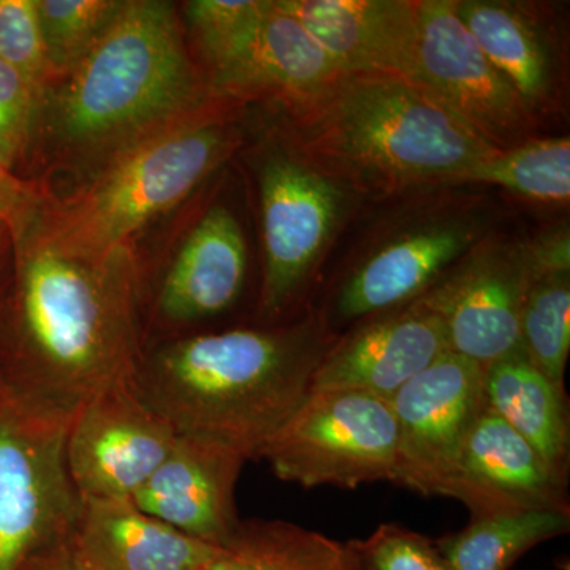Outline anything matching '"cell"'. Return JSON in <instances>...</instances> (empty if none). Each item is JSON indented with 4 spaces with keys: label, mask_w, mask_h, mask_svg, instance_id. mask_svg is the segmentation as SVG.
Returning a JSON list of instances; mask_svg holds the SVG:
<instances>
[{
    "label": "cell",
    "mask_w": 570,
    "mask_h": 570,
    "mask_svg": "<svg viewBox=\"0 0 570 570\" xmlns=\"http://www.w3.org/2000/svg\"><path fill=\"white\" fill-rule=\"evenodd\" d=\"M22 570H89L75 553L70 540L33 558Z\"/></svg>",
    "instance_id": "33"
},
{
    "label": "cell",
    "mask_w": 570,
    "mask_h": 570,
    "mask_svg": "<svg viewBox=\"0 0 570 570\" xmlns=\"http://www.w3.org/2000/svg\"><path fill=\"white\" fill-rule=\"evenodd\" d=\"M247 249L234 214L214 206L178 250L154 296L151 321L168 333L220 316L245 287Z\"/></svg>",
    "instance_id": "18"
},
{
    "label": "cell",
    "mask_w": 570,
    "mask_h": 570,
    "mask_svg": "<svg viewBox=\"0 0 570 570\" xmlns=\"http://www.w3.org/2000/svg\"><path fill=\"white\" fill-rule=\"evenodd\" d=\"M206 570H355L348 542L283 520L239 521Z\"/></svg>",
    "instance_id": "22"
},
{
    "label": "cell",
    "mask_w": 570,
    "mask_h": 570,
    "mask_svg": "<svg viewBox=\"0 0 570 570\" xmlns=\"http://www.w3.org/2000/svg\"><path fill=\"white\" fill-rule=\"evenodd\" d=\"M0 59L28 81L41 105L55 78L41 36L37 0H0Z\"/></svg>",
    "instance_id": "28"
},
{
    "label": "cell",
    "mask_w": 570,
    "mask_h": 570,
    "mask_svg": "<svg viewBox=\"0 0 570 570\" xmlns=\"http://www.w3.org/2000/svg\"><path fill=\"white\" fill-rule=\"evenodd\" d=\"M415 81L499 151L527 141L530 105L485 58L453 0L417 2Z\"/></svg>",
    "instance_id": "8"
},
{
    "label": "cell",
    "mask_w": 570,
    "mask_h": 570,
    "mask_svg": "<svg viewBox=\"0 0 570 570\" xmlns=\"http://www.w3.org/2000/svg\"><path fill=\"white\" fill-rule=\"evenodd\" d=\"M449 352L444 326L420 299L389 311L330 347L309 392L355 390L390 400Z\"/></svg>",
    "instance_id": "15"
},
{
    "label": "cell",
    "mask_w": 570,
    "mask_h": 570,
    "mask_svg": "<svg viewBox=\"0 0 570 570\" xmlns=\"http://www.w3.org/2000/svg\"><path fill=\"white\" fill-rule=\"evenodd\" d=\"M230 148L232 130L204 105L112 154L70 197L43 204L21 242L102 257L181 204Z\"/></svg>",
    "instance_id": "5"
},
{
    "label": "cell",
    "mask_w": 570,
    "mask_h": 570,
    "mask_svg": "<svg viewBox=\"0 0 570 570\" xmlns=\"http://www.w3.org/2000/svg\"><path fill=\"white\" fill-rule=\"evenodd\" d=\"M389 403L400 431L396 485L445 497L461 444L487 407L485 367L445 352Z\"/></svg>",
    "instance_id": "9"
},
{
    "label": "cell",
    "mask_w": 570,
    "mask_h": 570,
    "mask_svg": "<svg viewBox=\"0 0 570 570\" xmlns=\"http://www.w3.org/2000/svg\"><path fill=\"white\" fill-rule=\"evenodd\" d=\"M266 0H194L186 20L209 67L223 61L261 20Z\"/></svg>",
    "instance_id": "29"
},
{
    "label": "cell",
    "mask_w": 570,
    "mask_h": 570,
    "mask_svg": "<svg viewBox=\"0 0 570 570\" xmlns=\"http://www.w3.org/2000/svg\"><path fill=\"white\" fill-rule=\"evenodd\" d=\"M485 400L568 483L570 425L564 387L554 385L517 352L485 367Z\"/></svg>",
    "instance_id": "21"
},
{
    "label": "cell",
    "mask_w": 570,
    "mask_h": 570,
    "mask_svg": "<svg viewBox=\"0 0 570 570\" xmlns=\"http://www.w3.org/2000/svg\"><path fill=\"white\" fill-rule=\"evenodd\" d=\"M570 530V510H521L472 519L436 540L449 570H510L528 551Z\"/></svg>",
    "instance_id": "24"
},
{
    "label": "cell",
    "mask_w": 570,
    "mask_h": 570,
    "mask_svg": "<svg viewBox=\"0 0 570 570\" xmlns=\"http://www.w3.org/2000/svg\"><path fill=\"white\" fill-rule=\"evenodd\" d=\"M11 348L0 377L37 407L73 419L130 382L142 352V281L130 245L67 257L18 243Z\"/></svg>",
    "instance_id": "1"
},
{
    "label": "cell",
    "mask_w": 570,
    "mask_h": 570,
    "mask_svg": "<svg viewBox=\"0 0 570 570\" xmlns=\"http://www.w3.org/2000/svg\"><path fill=\"white\" fill-rule=\"evenodd\" d=\"M265 273L261 309L279 316L294 302L335 230L343 190L316 168L276 154L261 168Z\"/></svg>",
    "instance_id": "12"
},
{
    "label": "cell",
    "mask_w": 570,
    "mask_h": 570,
    "mask_svg": "<svg viewBox=\"0 0 570 570\" xmlns=\"http://www.w3.org/2000/svg\"><path fill=\"white\" fill-rule=\"evenodd\" d=\"M40 100L28 81L0 59V160L13 168L37 130Z\"/></svg>",
    "instance_id": "31"
},
{
    "label": "cell",
    "mask_w": 570,
    "mask_h": 570,
    "mask_svg": "<svg viewBox=\"0 0 570 570\" xmlns=\"http://www.w3.org/2000/svg\"><path fill=\"white\" fill-rule=\"evenodd\" d=\"M70 422L0 377V570H22L73 534L82 499L67 469Z\"/></svg>",
    "instance_id": "6"
},
{
    "label": "cell",
    "mask_w": 570,
    "mask_h": 570,
    "mask_svg": "<svg viewBox=\"0 0 570 570\" xmlns=\"http://www.w3.org/2000/svg\"><path fill=\"white\" fill-rule=\"evenodd\" d=\"M360 570H449L436 540L395 523L348 542Z\"/></svg>",
    "instance_id": "30"
},
{
    "label": "cell",
    "mask_w": 570,
    "mask_h": 570,
    "mask_svg": "<svg viewBox=\"0 0 570 570\" xmlns=\"http://www.w3.org/2000/svg\"><path fill=\"white\" fill-rule=\"evenodd\" d=\"M445 498L463 502L472 519L521 510H570L568 483L489 406L461 444Z\"/></svg>",
    "instance_id": "13"
},
{
    "label": "cell",
    "mask_w": 570,
    "mask_h": 570,
    "mask_svg": "<svg viewBox=\"0 0 570 570\" xmlns=\"http://www.w3.org/2000/svg\"><path fill=\"white\" fill-rule=\"evenodd\" d=\"M520 348L543 376L558 387H564L570 351L569 268L532 266L530 287L521 309Z\"/></svg>",
    "instance_id": "25"
},
{
    "label": "cell",
    "mask_w": 570,
    "mask_h": 570,
    "mask_svg": "<svg viewBox=\"0 0 570 570\" xmlns=\"http://www.w3.org/2000/svg\"><path fill=\"white\" fill-rule=\"evenodd\" d=\"M298 116L311 156L385 189L460 183L499 151L425 86L401 75H343Z\"/></svg>",
    "instance_id": "4"
},
{
    "label": "cell",
    "mask_w": 570,
    "mask_h": 570,
    "mask_svg": "<svg viewBox=\"0 0 570 570\" xmlns=\"http://www.w3.org/2000/svg\"><path fill=\"white\" fill-rule=\"evenodd\" d=\"M400 431L387 400L355 390L309 392L262 459L283 482L354 490L395 483Z\"/></svg>",
    "instance_id": "7"
},
{
    "label": "cell",
    "mask_w": 570,
    "mask_h": 570,
    "mask_svg": "<svg viewBox=\"0 0 570 570\" xmlns=\"http://www.w3.org/2000/svg\"><path fill=\"white\" fill-rule=\"evenodd\" d=\"M478 224L419 228L376 250L348 277L337 298L346 321L397 309L420 298L479 239Z\"/></svg>",
    "instance_id": "19"
},
{
    "label": "cell",
    "mask_w": 570,
    "mask_h": 570,
    "mask_svg": "<svg viewBox=\"0 0 570 570\" xmlns=\"http://www.w3.org/2000/svg\"><path fill=\"white\" fill-rule=\"evenodd\" d=\"M245 463L242 456L212 442L178 436L132 502L189 538L224 546L242 521L236 513L235 490Z\"/></svg>",
    "instance_id": "16"
},
{
    "label": "cell",
    "mask_w": 570,
    "mask_h": 570,
    "mask_svg": "<svg viewBox=\"0 0 570 570\" xmlns=\"http://www.w3.org/2000/svg\"><path fill=\"white\" fill-rule=\"evenodd\" d=\"M176 431L130 382L100 393L71 419L67 469L82 501H132L174 449Z\"/></svg>",
    "instance_id": "10"
},
{
    "label": "cell",
    "mask_w": 570,
    "mask_h": 570,
    "mask_svg": "<svg viewBox=\"0 0 570 570\" xmlns=\"http://www.w3.org/2000/svg\"><path fill=\"white\" fill-rule=\"evenodd\" d=\"M174 3L124 0L88 55L45 94L37 127L63 163L100 165L206 105Z\"/></svg>",
    "instance_id": "3"
},
{
    "label": "cell",
    "mask_w": 570,
    "mask_h": 570,
    "mask_svg": "<svg viewBox=\"0 0 570 570\" xmlns=\"http://www.w3.org/2000/svg\"><path fill=\"white\" fill-rule=\"evenodd\" d=\"M328 348L311 321L164 337L142 347L130 385L178 436L258 460L309 395Z\"/></svg>",
    "instance_id": "2"
},
{
    "label": "cell",
    "mask_w": 570,
    "mask_h": 570,
    "mask_svg": "<svg viewBox=\"0 0 570 570\" xmlns=\"http://www.w3.org/2000/svg\"><path fill=\"white\" fill-rule=\"evenodd\" d=\"M43 204V197L0 160V234L10 232L14 242L20 243Z\"/></svg>",
    "instance_id": "32"
},
{
    "label": "cell",
    "mask_w": 570,
    "mask_h": 570,
    "mask_svg": "<svg viewBox=\"0 0 570 570\" xmlns=\"http://www.w3.org/2000/svg\"><path fill=\"white\" fill-rule=\"evenodd\" d=\"M71 547L89 570H206L217 547L183 534L132 501H82Z\"/></svg>",
    "instance_id": "20"
},
{
    "label": "cell",
    "mask_w": 570,
    "mask_h": 570,
    "mask_svg": "<svg viewBox=\"0 0 570 570\" xmlns=\"http://www.w3.org/2000/svg\"><path fill=\"white\" fill-rule=\"evenodd\" d=\"M460 183L494 184L532 200L564 204L570 198L569 137L535 138L491 154Z\"/></svg>",
    "instance_id": "26"
},
{
    "label": "cell",
    "mask_w": 570,
    "mask_h": 570,
    "mask_svg": "<svg viewBox=\"0 0 570 570\" xmlns=\"http://www.w3.org/2000/svg\"><path fill=\"white\" fill-rule=\"evenodd\" d=\"M343 70L291 14L266 0L257 24L212 69L214 96H272L295 111L335 85Z\"/></svg>",
    "instance_id": "14"
},
{
    "label": "cell",
    "mask_w": 570,
    "mask_h": 570,
    "mask_svg": "<svg viewBox=\"0 0 570 570\" xmlns=\"http://www.w3.org/2000/svg\"><path fill=\"white\" fill-rule=\"evenodd\" d=\"M455 11L485 58L524 102L532 107L547 96L549 55L527 17L505 3L482 0L455 2Z\"/></svg>",
    "instance_id": "23"
},
{
    "label": "cell",
    "mask_w": 570,
    "mask_h": 570,
    "mask_svg": "<svg viewBox=\"0 0 570 570\" xmlns=\"http://www.w3.org/2000/svg\"><path fill=\"white\" fill-rule=\"evenodd\" d=\"M355 570H360V569H358V566H356V561H355Z\"/></svg>",
    "instance_id": "34"
},
{
    "label": "cell",
    "mask_w": 570,
    "mask_h": 570,
    "mask_svg": "<svg viewBox=\"0 0 570 570\" xmlns=\"http://www.w3.org/2000/svg\"><path fill=\"white\" fill-rule=\"evenodd\" d=\"M530 249H471L420 296L444 326L449 352L482 367L521 352L520 317L530 287Z\"/></svg>",
    "instance_id": "11"
},
{
    "label": "cell",
    "mask_w": 570,
    "mask_h": 570,
    "mask_svg": "<svg viewBox=\"0 0 570 570\" xmlns=\"http://www.w3.org/2000/svg\"><path fill=\"white\" fill-rule=\"evenodd\" d=\"M122 3L124 0H37L41 36L55 82L88 55Z\"/></svg>",
    "instance_id": "27"
},
{
    "label": "cell",
    "mask_w": 570,
    "mask_h": 570,
    "mask_svg": "<svg viewBox=\"0 0 570 570\" xmlns=\"http://www.w3.org/2000/svg\"><path fill=\"white\" fill-rule=\"evenodd\" d=\"M294 17L343 73H393L415 81L417 2L273 0Z\"/></svg>",
    "instance_id": "17"
}]
</instances>
